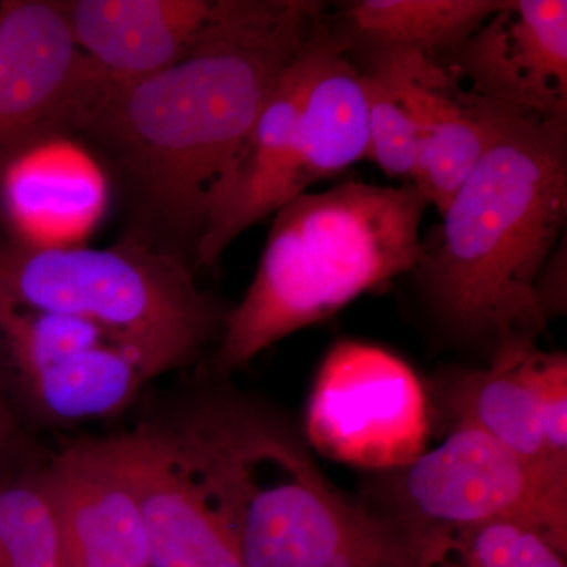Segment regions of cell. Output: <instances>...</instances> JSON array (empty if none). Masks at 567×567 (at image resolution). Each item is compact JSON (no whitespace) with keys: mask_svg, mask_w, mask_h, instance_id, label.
<instances>
[{"mask_svg":"<svg viewBox=\"0 0 567 567\" xmlns=\"http://www.w3.org/2000/svg\"><path fill=\"white\" fill-rule=\"evenodd\" d=\"M427 435V401L405 361L363 342L331 349L306 412L312 447L344 464L390 472L423 454Z\"/></svg>","mask_w":567,"mask_h":567,"instance_id":"cell-7","label":"cell"},{"mask_svg":"<svg viewBox=\"0 0 567 567\" xmlns=\"http://www.w3.org/2000/svg\"><path fill=\"white\" fill-rule=\"evenodd\" d=\"M364 76L369 100L368 158L390 177L412 181L417 158L415 118L385 74L371 66Z\"/></svg>","mask_w":567,"mask_h":567,"instance_id":"cell-20","label":"cell"},{"mask_svg":"<svg viewBox=\"0 0 567 567\" xmlns=\"http://www.w3.org/2000/svg\"><path fill=\"white\" fill-rule=\"evenodd\" d=\"M371 66L385 74L415 118L412 183L442 215L487 151L492 104L462 92L446 66L416 51L375 50Z\"/></svg>","mask_w":567,"mask_h":567,"instance_id":"cell-12","label":"cell"},{"mask_svg":"<svg viewBox=\"0 0 567 567\" xmlns=\"http://www.w3.org/2000/svg\"><path fill=\"white\" fill-rule=\"evenodd\" d=\"M436 567H567L566 554L520 522H494L446 535Z\"/></svg>","mask_w":567,"mask_h":567,"instance_id":"cell-18","label":"cell"},{"mask_svg":"<svg viewBox=\"0 0 567 567\" xmlns=\"http://www.w3.org/2000/svg\"><path fill=\"white\" fill-rule=\"evenodd\" d=\"M451 55L486 102L518 117L567 118L565 0H506Z\"/></svg>","mask_w":567,"mask_h":567,"instance_id":"cell-11","label":"cell"},{"mask_svg":"<svg viewBox=\"0 0 567 567\" xmlns=\"http://www.w3.org/2000/svg\"><path fill=\"white\" fill-rule=\"evenodd\" d=\"M93 74L61 2L0 3V171L65 132Z\"/></svg>","mask_w":567,"mask_h":567,"instance_id":"cell-8","label":"cell"},{"mask_svg":"<svg viewBox=\"0 0 567 567\" xmlns=\"http://www.w3.org/2000/svg\"><path fill=\"white\" fill-rule=\"evenodd\" d=\"M14 440H17V423L0 386V458L9 453Z\"/></svg>","mask_w":567,"mask_h":567,"instance_id":"cell-22","label":"cell"},{"mask_svg":"<svg viewBox=\"0 0 567 567\" xmlns=\"http://www.w3.org/2000/svg\"><path fill=\"white\" fill-rule=\"evenodd\" d=\"M0 567H62L58 528L39 481L0 491Z\"/></svg>","mask_w":567,"mask_h":567,"instance_id":"cell-19","label":"cell"},{"mask_svg":"<svg viewBox=\"0 0 567 567\" xmlns=\"http://www.w3.org/2000/svg\"><path fill=\"white\" fill-rule=\"evenodd\" d=\"M183 454L244 567H436L413 535L336 488L286 421L213 399L174 425Z\"/></svg>","mask_w":567,"mask_h":567,"instance_id":"cell-2","label":"cell"},{"mask_svg":"<svg viewBox=\"0 0 567 567\" xmlns=\"http://www.w3.org/2000/svg\"><path fill=\"white\" fill-rule=\"evenodd\" d=\"M364 506L436 539L494 522H520L567 551V491L470 425L377 481Z\"/></svg>","mask_w":567,"mask_h":567,"instance_id":"cell-6","label":"cell"},{"mask_svg":"<svg viewBox=\"0 0 567 567\" xmlns=\"http://www.w3.org/2000/svg\"><path fill=\"white\" fill-rule=\"evenodd\" d=\"M566 215L567 118L518 117L492 104L487 151L416 267L440 315L498 349L533 344L547 323L537 279Z\"/></svg>","mask_w":567,"mask_h":567,"instance_id":"cell-3","label":"cell"},{"mask_svg":"<svg viewBox=\"0 0 567 567\" xmlns=\"http://www.w3.org/2000/svg\"><path fill=\"white\" fill-rule=\"evenodd\" d=\"M502 0H361L349 22L375 50L416 51L434 59L464 44L503 7Z\"/></svg>","mask_w":567,"mask_h":567,"instance_id":"cell-17","label":"cell"},{"mask_svg":"<svg viewBox=\"0 0 567 567\" xmlns=\"http://www.w3.org/2000/svg\"><path fill=\"white\" fill-rule=\"evenodd\" d=\"M427 205L413 183L364 182L303 193L282 205L251 286L224 320L219 364L241 368L295 331L415 270Z\"/></svg>","mask_w":567,"mask_h":567,"instance_id":"cell-4","label":"cell"},{"mask_svg":"<svg viewBox=\"0 0 567 567\" xmlns=\"http://www.w3.org/2000/svg\"><path fill=\"white\" fill-rule=\"evenodd\" d=\"M62 567H152L140 505L93 442L69 447L39 480Z\"/></svg>","mask_w":567,"mask_h":567,"instance_id":"cell-13","label":"cell"},{"mask_svg":"<svg viewBox=\"0 0 567 567\" xmlns=\"http://www.w3.org/2000/svg\"><path fill=\"white\" fill-rule=\"evenodd\" d=\"M0 290L28 308L128 336L175 368L193 360L219 322L181 259L137 241L106 249L2 246Z\"/></svg>","mask_w":567,"mask_h":567,"instance_id":"cell-5","label":"cell"},{"mask_svg":"<svg viewBox=\"0 0 567 567\" xmlns=\"http://www.w3.org/2000/svg\"><path fill=\"white\" fill-rule=\"evenodd\" d=\"M323 28L320 22L282 74L233 167L213 193L196 244L199 264L218 262L235 238L308 193L301 177L298 122Z\"/></svg>","mask_w":567,"mask_h":567,"instance_id":"cell-10","label":"cell"},{"mask_svg":"<svg viewBox=\"0 0 567 567\" xmlns=\"http://www.w3.org/2000/svg\"><path fill=\"white\" fill-rule=\"evenodd\" d=\"M522 371L539 409L550 456L567 468V358L544 353L528 344L522 350Z\"/></svg>","mask_w":567,"mask_h":567,"instance_id":"cell-21","label":"cell"},{"mask_svg":"<svg viewBox=\"0 0 567 567\" xmlns=\"http://www.w3.org/2000/svg\"><path fill=\"white\" fill-rule=\"evenodd\" d=\"M527 346L502 347L488 368L451 375L443 399L454 424L491 436L537 475L567 491V468L550 456L535 394L522 371V350Z\"/></svg>","mask_w":567,"mask_h":567,"instance_id":"cell-16","label":"cell"},{"mask_svg":"<svg viewBox=\"0 0 567 567\" xmlns=\"http://www.w3.org/2000/svg\"><path fill=\"white\" fill-rule=\"evenodd\" d=\"M93 445L140 505L152 567H244L173 427L141 425Z\"/></svg>","mask_w":567,"mask_h":567,"instance_id":"cell-9","label":"cell"},{"mask_svg":"<svg viewBox=\"0 0 567 567\" xmlns=\"http://www.w3.org/2000/svg\"><path fill=\"white\" fill-rule=\"evenodd\" d=\"M63 13L85 58L107 80H144L181 61L210 21V0H73Z\"/></svg>","mask_w":567,"mask_h":567,"instance_id":"cell-14","label":"cell"},{"mask_svg":"<svg viewBox=\"0 0 567 567\" xmlns=\"http://www.w3.org/2000/svg\"><path fill=\"white\" fill-rule=\"evenodd\" d=\"M347 47L323 28L298 122L306 189L368 158V87L364 71L350 61Z\"/></svg>","mask_w":567,"mask_h":567,"instance_id":"cell-15","label":"cell"},{"mask_svg":"<svg viewBox=\"0 0 567 567\" xmlns=\"http://www.w3.org/2000/svg\"><path fill=\"white\" fill-rule=\"evenodd\" d=\"M320 11L309 0H218L185 58L144 80L102 74L66 132L106 145L151 212L197 244L213 193Z\"/></svg>","mask_w":567,"mask_h":567,"instance_id":"cell-1","label":"cell"}]
</instances>
